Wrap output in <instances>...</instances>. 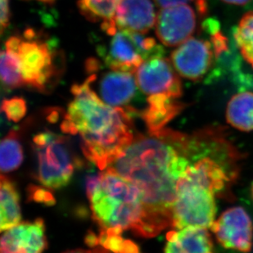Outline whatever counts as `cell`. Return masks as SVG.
Here are the masks:
<instances>
[{"instance_id":"27","label":"cell","mask_w":253,"mask_h":253,"mask_svg":"<svg viewBox=\"0 0 253 253\" xmlns=\"http://www.w3.org/2000/svg\"><path fill=\"white\" fill-rule=\"evenodd\" d=\"M32 195H33L34 199L37 202L44 203L45 204H50V205L54 203V199H53L52 194L43 189H40L37 188L35 189V192L32 193Z\"/></svg>"},{"instance_id":"2","label":"cell","mask_w":253,"mask_h":253,"mask_svg":"<svg viewBox=\"0 0 253 253\" xmlns=\"http://www.w3.org/2000/svg\"><path fill=\"white\" fill-rule=\"evenodd\" d=\"M96 75L72 86L73 99L67 108L61 128L79 135L85 158L97 168H109L134 139L131 114L113 108L91 88Z\"/></svg>"},{"instance_id":"13","label":"cell","mask_w":253,"mask_h":253,"mask_svg":"<svg viewBox=\"0 0 253 253\" xmlns=\"http://www.w3.org/2000/svg\"><path fill=\"white\" fill-rule=\"evenodd\" d=\"M108 48L103 51V59L107 67L112 71L135 73L141 65V57L132 31L117 30L113 35Z\"/></svg>"},{"instance_id":"33","label":"cell","mask_w":253,"mask_h":253,"mask_svg":"<svg viewBox=\"0 0 253 253\" xmlns=\"http://www.w3.org/2000/svg\"><path fill=\"white\" fill-rule=\"evenodd\" d=\"M251 196L253 199V184H252V187H251Z\"/></svg>"},{"instance_id":"23","label":"cell","mask_w":253,"mask_h":253,"mask_svg":"<svg viewBox=\"0 0 253 253\" xmlns=\"http://www.w3.org/2000/svg\"><path fill=\"white\" fill-rule=\"evenodd\" d=\"M98 244L113 253H139L136 244L126 240L119 234H99Z\"/></svg>"},{"instance_id":"10","label":"cell","mask_w":253,"mask_h":253,"mask_svg":"<svg viewBox=\"0 0 253 253\" xmlns=\"http://www.w3.org/2000/svg\"><path fill=\"white\" fill-rule=\"evenodd\" d=\"M171 62L181 77L200 81L213 64V48L208 41L190 38L171 53Z\"/></svg>"},{"instance_id":"19","label":"cell","mask_w":253,"mask_h":253,"mask_svg":"<svg viewBox=\"0 0 253 253\" xmlns=\"http://www.w3.org/2000/svg\"><path fill=\"white\" fill-rule=\"evenodd\" d=\"M0 163L2 173L17 169L23 162V150L18 132L12 129L1 141Z\"/></svg>"},{"instance_id":"3","label":"cell","mask_w":253,"mask_h":253,"mask_svg":"<svg viewBox=\"0 0 253 253\" xmlns=\"http://www.w3.org/2000/svg\"><path fill=\"white\" fill-rule=\"evenodd\" d=\"M86 193L101 234L122 235L129 229L141 237L145 209L140 191L131 182L107 168L88 177Z\"/></svg>"},{"instance_id":"30","label":"cell","mask_w":253,"mask_h":253,"mask_svg":"<svg viewBox=\"0 0 253 253\" xmlns=\"http://www.w3.org/2000/svg\"><path fill=\"white\" fill-rule=\"evenodd\" d=\"M196 2L198 12L201 15H205L208 12V3L206 0H194Z\"/></svg>"},{"instance_id":"6","label":"cell","mask_w":253,"mask_h":253,"mask_svg":"<svg viewBox=\"0 0 253 253\" xmlns=\"http://www.w3.org/2000/svg\"><path fill=\"white\" fill-rule=\"evenodd\" d=\"M33 148L38 181L48 189L67 186L78 166V160L67 138L51 131L41 132L33 138Z\"/></svg>"},{"instance_id":"22","label":"cell","mask_w":253,"mask_h":253,"mask_svg":"<svg viewBox=\"0 0 253 253\" xmlns=\"http://www.w3.org/2000/svg\"><path fill=\"white\" fill-rule=\"evenodd\" d=\"M1 80L7 88H19L25 85L19 63L15 53L5 48L1 53Z\"/></svg>"},{"instance_id":"21","label":"cell","mask_w":253,"mask_h":253,"mask_svg":"<svg viewBox=\"0 0 253 253\" xmlns=\"http://www.w3.org/2000/svg\"><path fill=\"white\" fill-rule=\"evenodd\" d=\"M234 39L242 56L253 67V12L242 17L234 29Z\"/></svg>"},{"instance_id":"14","label":"cell","mask_w":253,"mask_h":253,"mask_svg":"<svg viewBox=\"0 0 253 253\" xmlns=\"http://www.w3.org/2000/svg\"><path fill=\"white\" fill-rule=\"evenodd\" d=\"M155 8L151 0H122L113 18L118 30L147 33L155 26Z\"/></svg>"},{"instance_id":"7","label":"cell","mask_w":253,"mask_h":253,"mask_svg":"<svg viewBox=\"0 0 253 253\" xmlns=\"http://www.w3.org/2000/svg\"><path fill=\"white\" fill-rule=\"evenodd\" d=\"M135 77L139 89L147 95L181 97V81L165 57H155L143 62L135 72Z\"/></svg>"},{"instance_id":"11","label":"cell","mask_w":253,"mask_h":253,"mask_svg":"<svg viewBox=\"0 0 253 253\" xmlns=\"http://www.w3.org/2000/svg\"><path fill=\"white\" fill-rule=\"evenodd\" d=\"M46 248L45 225L39 218L6 230L1 238L0 253H43Z\"/></svg>"},{"instance_id":"5","label":"cell","mask_w":253,"mask_h":253,"mask_svg":"<svg viewBox=\"0 0 253 253\" xmlns=\"http://www.w3.org/2000/svg\"><path fill=\"white\" fill-rule=\"evenodd\" d=\"M5 48L17 57L25 85L46 92L59 77L55 52L32 30L26 31L22 37H10Z\"/></svg>"},{"instance_id":"20","label":"cell","mask_w":253,"mask_h":253,"mask_svg":"<svg viewBox=\"0 0 253 253\" xmlns=\"http://www.w3.org/2000/svg\"><path fill=\"white\" fill-rule=\"evenodd\" d=\"M122 0H78V7L85 18L106 22L114 18Z\"/></svg>"},{"instance_id":"31","label":"cell","mask_w":253,"mask_h":253,"mask_svg":"<svg viewBox=\"0 0 253 253\" xmlns=\"http://www.w3.org/2000/svg\"><path fill=\"white\" fill-rule=\"evenodd\" d=\"M224 2H227V3H229V4H234V5H245L247 3H249L251 0H222Z\"/></svg>"},{"instance_id":"32","label":"cell","mask_w":253,"mask_h":253,"mask_svg":"<svg viewBox=\"0 0 253 253\" xmlns=\"http://www.w3.org/2000/svg\"><path fill=\"white\" fill-rule=\"evenodd\" d=\"M38 1L42 2H46V3H52V2H54L55 0H38Z\"/></svg>"},{"instance_id":"25","label":"cell","mask_w":253,"mask_h":253,"mask_svg":"<svg viewBox=\"0 0 253 253\" xmlns=\"http://www.w3.org/2000/svg\"><path fill=\"white\" fill-rule=\"evenodd\" d=\"M2 111L7 119L18 122L27 114V103L23 98L18 97L4 99L2 101Z\"/></svg>"},{"instance_id":"8","label":"cell","mask_w":253,"mask_h":253,"mask_svg":"<svg viewBox=\"0 0 253 253\" xmlns=\"http://www.w3.org/2000/svg\"><path fill=\"white\" fill-rule=\"evenodd\" d=\"M218 243L225 249L242 253L251 251L253 225L244 208L234 207L221 214L211 227Z\"/></svg>"},{"instance_id":"26","label":"cell","mask_w":253,"mask_h":253,"mask_svg":"<svg viewBox=\"0 0 253 253\" xmlns=\"http://www.w3.org/2000/svg\"><path fill=\"white\" fill-rule=\"evenodd\" d=\"M0 26L1 34H2L9 25L10 0H0Z\"/></svg>"},{"instance_id":"16","label":"cell","mask_w":253,"mask_h":253,"mask_svg":"<svg viewBox=\"0 0 253 253\" xmlns=\"http://www.w3.org/2000/svg\"><path fill=\"white\" fill-rule=\"evenodd\" d=\"M185 108L178 98L168 95L148 96L147 107L141 113L148 132H155L165 128L174 117Z\"/></svg>"},{"instance_id":"29","label":"cell","mask_w":253,"mask_h":253,"mask_svg":"<svg viewBox=\"0 0 253 253\" xmlns=\"http://www.w3.org/2000/svg\"><path fill=\"white\" fill-rule=\"evenodd\" d=\"M63 253H109V251L104 248H96V249H75L70 251L65 252Z\"/></svg>"},{"instance_id":"4","label":"cell","mask_w":253,"mask_h":253,"mask_svg":"<svg viewBox=\"0 0 253 253\" xmlns=\"http://www.w3.org/2000/svg\"><path fill=\"white\" fill-rule=\"evenodd\" d=\"M222 194L221 184L207 169L190 163L177 183L172 227L211 229L217 211L215 196Z\"/></svg>"},{"instance_id":"12","label":"cell","mask_w":253,"mask_h":253,"mask_svg":"<svg viewBox=\"0 0 253 253\" xmlns=\"http://www.w3.org/2000/svg\"><path fill=\"white\" fill-rule=\"evenodd\" d=\"M136 77L130 72H112L103 75L98 91L103 102L113 108H122L131 114L136 112L130 103L138 93Z\"/></svg>"},{"instance_id":"28","label":"cell","mask_w":253,"mask_h":253,"mask_svg":"<svg viewBox=\"0 0 253 253\" xmlns=\"http://www.w3.org/2000/svg\"><path fill=\"white\" fill-rule=\"evenodd\" d=\"M189 1V0H156L157 3L163 8L186 4Z\"/></svg>"},{"instance_id":"17","label":"cell","mask_w":253,"mask_h":253,"mask_svg":"<svg viewBox=\"0 0 253 253\" xmlns=\"http://www.w3.org/2000/svg\"><path fill=\"white\" fill-rule=\"evenodd\" d=\"M0 230L6 231L21 223L19 194L14 183L3 174L1 175Z\"/></svg>"},{"instance_id":"15","label":"cell","mask_w":253,"mask_h":253,"mask_svg":"<svg viewBox=\"0 0 253 253\" xmlns=\"http://www.w3.org/2000/svg\"><path fill=\"white\" fill-rule=\"evenodd\" d=\"M164 253H212L213 244L208 229L186 227L167 235Z\"/></svg>"},{"instance_id":"9","label":"cell","mask_w":253,"mask_h":253,"mask_svg":"<svg viewBox=\"0 0 253 253\" xmlns=\"http://www.w3.org/2000/svg\"><path fill=\"white\" fill-rule=\"evenodd\" d=\"M196 25L195 12L188 5L165 7L157 17L156 34L165 45H180L194 33Z\"/></svg>"},{"instance_id":"18","label":"cell","mask_w":253,"mask_h":253,"mask_svg":"<svg viewBox=\"0 0 253 253\" xmlns=\"http://www.w3.org/2000/svg\"><path fill=\"white\" fill-rule=\"evenodd\" d=\"M226 120L231 126L240 131H253V92H240L230 98L227 105Z\"/></svg>"},{"instance_id":"24","label":"cell","mask_w":253,"mask_h":253,"mask_svg":"<svg viewBox=\"0 0 253 253\" xmlns=\"http://www.w3.org/2000/svg\"><path fill=\"white\" fill-rule=\"evenodd\" d=\"M132 36L144 62L155 57H163L165 54V50L163 46L158 44L157 41L152 37H147L143 36V34L133 31Z\"/></svg>"},{"instance_id":"1","label":"cell","mask_w":253,"mask_h":253,"mask_svg":"<svg viewBox=\"0 0 253 253\" xmlns=\"http://www.w3.org/2000/svg\"><path fill=\"white\" fill-rule=\"evenodd\" d=\"M194 135L171 129L138 134L108 168L139 189L145 209L141 237L173 225L177 183L191 163Z\"/></svg>"}]
</instances>
